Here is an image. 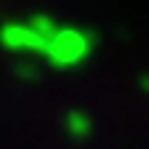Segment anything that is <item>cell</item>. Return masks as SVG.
Here are the masks:
<instances>
[{
	"instance_id": "cell-3",
	"label": "cell",
	"mask_w": 149,
	"mask_h": 149,
	"mask_svg": "<svg viewBox=\"0 0 149 149\" xmlns=\"http://www.w3.org/2000/svg\"><path fill=\"white\" fill-rule=\"evenodd\" d=\"M62 130H65V135L73 143H84L93 135L96 124H93L90 113H84V110H68L62 116Z\"/></svg>"
},
{
	"instance_id": "cell-1",
	"label": "cell",
	"mask_w": 149,
	"mask_h": 149,
	"mask_svg": "<svg viewBox=\"0 0 149 149\" xmlns=\"http://www.w3.org/2000/svg\"><path fill=\"white\" fill-rule=\"evenodd\" d=\"M99 45V34L84 25H56V31L48 37L42 62L54 70H79L93 59Z\"/></svg>"
},
{
	"instance_id": "cell-2",
	"label": "cell",
	"mask_w": 149,
	"mask_h": 149,
	"mask_svg": "<svg viewBox=\"0 0 149 149\" xmlns=\"http://www.w3.org/2000/svg\"><path fill=\"white\" fill-rule=\"evenodd\" d=\"M45 37L31 28L28 20H3L0 23V48L6 54H14L17 59H42Z\"/></svg>"
},
{
	"instance_id": "cell-4",
	"label": "cell",
	"mask_w": 149,
	"mask_h": 149,
	"mask_svg": "<svg viewBox=\"0 0 149 149\" xmlns=\"http://www.w3.org/2000/svg\"><path fill=\"white\" fill-rule=\"evenodd\" d=\"M11 73H14V79H20V82L34 84V82H40L42 70H40V62H37V59H14Z\"/></svg>"
},
{
	"instance_id": "cell-5",
	"label": "cell",
	"mask_w": 149,
	"mask_h": 149,
	"mask_svg": "<svg viewBox=\"0 0 149 149\" xmlns=\"http://www.w3.org/2000/svg\"><path fill=\"white\" fill-rule=\"evenodd\" d=\"M138 90H141L143 96H149V70H143V73L138 76Z\"/></svg>"
}]
</instances>
